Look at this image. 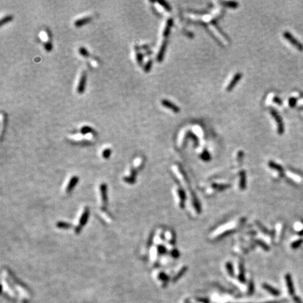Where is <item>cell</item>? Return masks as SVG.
Returning <instances> with one entry per match:
<instances>
[{
  "label": "cell",
  "instance_id": "6da1fadb",
  "mask_svg": "<svg viewBox=\"0 0 303 303\" xmlns=\"http://www.w3.org/2000/svg\"><path fill=\"white\" fill-rule=\"evenodd\" d=\"M270 113H271V116H272L274 119H275L276 122L277 123L278 133V134L282 135V133L284 132V125H283L282 117H281V116L278 115V113L277 112V110H274V109H272V108L270 109Z\"/></svg>",
  "mask_w": 303,
  "mask_h": 303
},
{
  "label": "cell",
  "instance_id": "7a4b0ae2",
  "mask_svg": "<svg viewBox=\"0 0 303 303\" xmlns=\"http://www.w3.org/2000/svg\"><path fill=\"white\" fill-rule=\"evenodd\" d=\"M283 37H284L285 39H286L288 42L291 44L293 47H295V48H296L297 49L300 50V51H303V44H302L301 42H300L297 40H296V39L293 37V36L289 32H283Z\"/></svg>",
  "mask_w": 303,
  "mask_h": 303
},
{
  "label": "cell",
  "instance_id": "3957f363",
  "mask_svg": "<svg viewBox=\"0 0 303 303\" xmlns=\"http://www.w3.org/2000/svg\"><path fill=\"white\" fill-rule=\"evenodd\" d=\"M242 76H243V74H242V73H240V72H238V73H237L236 74H235L233 78H232V81L229 82L228 86H227V89H226L227 91H228V92L231 91L232 89L234 88V86L237 85V84L239 81V80L241 79Z\"/></svg>",
  "mask_w": 303,
  "mask_h": 303
},
{
  "label": "cell",
  "instance_id": "277c9868",
  "mask_svg": "<svg viewBox=\"0 0 303 303\" xmlns=\"http://www.w3.org/2000/svg\"><path fill=\"white\" fill-rule=\"evenodd\" d=\"M161 104L162 105H164L165 108L170 109L171 110L173 111L175 113H178L180 112V109L178 108V106L175 104H173V103H171V101H169L168 100H161Z\"/></svg>",
  "mask_w": 303,
  "mask_h": 303
},
{
  "label": "cell",
  "instance_id": "5b68a950",
  "mask_svg": "<svg viewBox=\"0 0 303 303\" xmlns=\"http://www.w3.org/2000/svg\"><path fill=\"white\" fill-rule=\"evenodd\" d=\"M86 74L85 72H84L81 75V78H80L79 85L78 87H77V92H78L79 93H84L86 86Z\"/></svg>",
  "mask_w": 303,
  "mask_h": 303
},
{
  "label": "cell",
  "instance_id": "8992f818",
  "mask_svg": "<svg viewBox=\"0 0 303 303\" xmlns=\"http://www.w3.org/2000/svg\"><path fill=\"white\" fill-rule=\"evenodd\" d=\"M285 279L286 282L288 292H289L290 295H293L295 292V289H294V286H293V283L291 276H290L289 274H287V275H286L285 276Z\"/></svg>",
  "mask_w": 303,
  "mask_h": 303
},
{
  "label": "cell",
  "instance_id": "52a82bcc",
  "mask_svg": "<svg viewBox=\"0 0 303 303\" xmlns=\"http://www.w3.org/2000/svg\"><path fill=\"white\" fill-rule=\"evenodd\" d=\"M166 46H167V41L165 40L162 42V44L161 46V48H160L159 51L158 53V55H157V60H158V62H161V60L164 59V56L165 54V52H166Z\"/></svg>",
  "mask_w": 303,
  "mask_h": 303
},
{
  "label": "cell",
  "instance_id": "ba28073f",
  "mask_svg": "<svg viewBox=\"0 0 303 303\" xmlns=\"http://www.w3.org/2000/svg\"><path fill=\"white\" fill-rule=\"evenodd\" d=\"M263 287L265 288V290H267L269 293H270L271 294H272L274 295H276V296H277V295L280 294V292L278 291L277 289H276V288L271 287V286H270V285L265 284H265L263 285Z\"/></svg>",
  "mask_w": 303,
  "mask_h": 303
},
{
  "label": "cell",
  "instance_id": "9c48e42d",
  "mask_svg": "<svg viewBox=\"0 0 303 303\" xmlns=\"http://www.w3.org/2000/svg\"><path fill=\"white\" fill-rule=\"evenodd\" d=\"M172 25H173V20H172L171 18H170V19H169L168 21H167L166 26V28H165L164 30L163 35L165 37H168V36L169 35V33H170L171 28Z\"/></svg>",
  "mask_w": 303,
  "mask_h": 303
},
{
  "label": "cell",
  "instance_id": "30bf717a",
  "mask_svg": "<svg viewBox=\"0 0 303 303\" xmlns=\"http://www.w3.org/2000/svg\"><path fill=\"white\" fill-rule=\"evenodd\" d=\"M91 20V18H89V17H87V18H83L79 19V20L75 21L74 25L76 27H81L82 25H85V24H86V23H88Z\"/></svg>",
  "mask_w": 303,
  "mask_h": 303
},
{
  "label": "cell",
  "instance_id": "8fae6325",
  "mask_svg": "<svg viewBox=\"0 0 303 303\" xmlns=\"http://www.w3.org/2000/svg\"><path fill=\"white\" fill-rule=\"evenodd\" d=\"M269 166H270L271 168H272L274 169H275V170L278 171V172H280V173H283V169L282 167L280 166V165H278L276 163H274V162H272V161H270V162H269Z\"/></svg>",
  "mask_w": 303,
  "mask_h": 303
},
{
  "label": "cell",
  "instance_id": "7c38bea8",
  "mask_svg": "<svg viewBox=\"0 0 303 303\" xmlns=\"http://www.w3.org/2000/svg\"><path fill=\"white\" fill-rule=\"evenodd\" d=\"M222 4L225 6L229 7V8H237L238 7V3L236 2H222Z\"/></svg>",
  "mask_w": 303,
  "mask_h": 303
},
{
  "label": "cell",
  "instance_id": "4fadbf2b",
  "mask_svg": "<svg viewBox=\"0 0 303 303\" xmlns=\"http://www.w3.org/2000/svg\"><path fill=\"white\" fill-rule=\"evenodd\" d=\"M302 244H303V239H300L298 240H296V241H295L293 243H292L291 248L293 249H296L297 248H299Z\"/></svg>",
  "mask_w": 303,
  "mask_h": 303
},
{
  "label": "cell",
  "instance_id": "5bb4252c",
  "mask_svg": "<svg viewBox=\"0 0 303 303\" xmlns=\"http://www.w3.org/2000/svg\"><path fill=\"white\" fill-rule=\"evenodd\" d=\"M13 20V16H6L4 17V18H3L1 20V22H0V25H3L4 24H5V23H7L9 21H11Z\"/></svg>",
  "mask_w": 303,
  "mask_h": 303
},
{
  "label": "cell",
  "instance_id": "9a60e30c",
  "mask_svg": "<svg viewBox=\"0 0 303 303\" xmlns=\"http://www.w3.org/2000/svg\"><path fill=\"white\" fill-rule=\"evenodd\" d=\"M159 3L161 4V5L163 6L164 8L166 9V10H167V11H171V8L170 5H169V4L165 1H159Z\"/></svg>",
  "mask_w": 303,
  "mask_h": 303
},
{
  "label": "cell",
  "instance_id": "2e32d148",
  "mask_svg": "<svg viewBox=\"0 0 303 303\" xmlns=\"http://www.w3.org/2000/svg\"><path fill=\"white\" fill-rule=\"evenodd\" d=\"M79 53L82 55V56H84V57H86L89 55L88 51H87L86 48H84V47H81V48H79Z\"/></svg>",
  "mask_w": 303,
  "mask_h": 303
},
{
  "label": "cell",
  "instance_id": "e0dca14e",
  "mask_svg": "<svg viewBox=\"0 0 303 303\" xmlns=\"http://www.w3.org/2000/svg\"><path fill=\"white\" fill-rule=\"evenodd\" d=\"M152 65V60H149V61L146 63V65H145V66L144 67L145 72H148L150 70H151Z\"/></svg>",
  "mask_w": 303,
  "mask_h": 303
},
{
  "label": "cell",
  "instance_id": "ac0fdd59",
  "mask_svg": "<svg viewBox=\"0 0 303 303\" xmlns=\"http://www.w3.org/2000/svg\"><path fill=\"white\" fill-rule=\"evenodd\" d=\"M110 154H111V150L110 149H106L104 150L103 152V156L104 157V158L108 159V157H110Z\"/></svg>",
  "mask_w": 303,
  "mask_h": 303
},
{
  "label": "cell",
  "instance_id": "d6986e66",
  "mask_svg": "<svg viewBox=\"0 0 303 303\" xmlns=\"http://www.w3.org/2000/svg\"><path fill=\"white\" fill-rule=\"evenodd\" d=\"M142 59H143V56H142V55L141 54V53H137V55H136V59H137V61H138V62L139 65H141L142 64Z\"/></svg>",
  "mask_w": 303,
  "mask_h": 303
},
{
  "label": "cell",
  "instance_id": "ffe728a7",
  "mask_svg": "<svg viewBox=\"0 0 303 303\" xmlns=\"http://www.w3.org/2000/svg\"><path fill=\"white\" fill-rule=\"evenodd\" d=\"M92 131V128H90V127H84L82 128V129H81V132L82 133H89V132H91Z\"/></svg>",
  "mask_w": 303,
  "mask_h": 303
},
{
  "label": "cell",
  "instance_id": "44dd1931",
  "mask_svg": "<svg viewBox=\"0 0 303 303\" xmlns=\"http://www.w3.org/2000/svg\"><path fill=\"white\" fill-rule=\"evenodd\" d=\"M296 104V99L295 98H291L289 100V105L290 107H294Z\"/></svg>",
  "mask_w": 303,
  "mask_h": 303
},
{
  "label": "cell",
  "instance_id": "7402d4cb",
  "mask_svg": "<svg viewBox=\"0 0 303 303\" xmlns=\"http://www.w3.org/2000/svg\"><path fill=\"white\" fill-rule=\"evenodd\" d=\"M273 101L275 102V103H277L278 105H282V100H281V99L279 98H278V97H277V96H275V98H274Z\"/></svg>",
  "mask_w": 303,
  "mask_h": 303
},
{
  "label": "cell",
  "instance_id": "603a6c76",
  "mask_svg": "<svg viewBox=\"0 0 303 303\" xmlns=\"http://www.w3.org/2000/svg\"><path fill=\"white\" fill-rule=\"evenodd\" d=\"M45 48H46V49H47L48 51H50L51 50V48H52L51 44V43H47V44H46V45H45Z\"/></svg>",
  "mask_w": 303,
  "mask_h": 303
},
{
  "label": "cell",
  "instance_id": "cb8c5ba5",
  "mask_svg": "<svg viewBox=\"0 0 303 303\" xmlns=\"http://www.w3.org/2000/svg\"><path fill=\"white\" fill-rule=\"evenodd\" d=\"M294 300H295V302H296V303H302V301H301V300L300 299L299 297H294Z\"/></svg>",
  "mask_w": 303,
  "mask_h": 303
},
{
  "label": "cell",
  "instance_id": "d4e9b609",
  "mask_svg": "<svg viewBox=\"0 0 303 303\" xmlns=\"http://www.w3.org/2000/svg\"><path fill=\"white\" fill-rule=\"evenodd\" d=\"M300 235H303V230H302V232H300Z\"/></svg>",
  "mask_w": 303,
  "mask_h": 303
}]
</instances>
